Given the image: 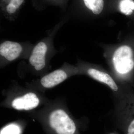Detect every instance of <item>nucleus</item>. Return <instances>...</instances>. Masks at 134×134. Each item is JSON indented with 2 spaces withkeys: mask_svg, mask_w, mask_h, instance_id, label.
I'll return each instance as SVG.
<instances>
[{
  "mask_svg": "<svg viewBox=\"0 0 134 134\" xmlns=\"http://www.w3.org/2000/svg\"><path fill=\"white\" fill-rule=\"evenodd\" d=\"M51 127L58 134H74L76 128L74 121L61 109L52 112L49 117Z\"/></svg>",
  "mask_w": 134,
  "mask_h": 134,
  "instance_id": "f257e3e1",
  "label": "nucleus"
},
{
  "mask_svg": "<svg viewBox=\"0 0 134 134\" xmlns=\"http://www.w3.org/2000/svg\"><path fill=\"white\" fill-rule=\"evenodd\" d=\"M113 63L115 71L119 74H126L131 71L134 67V61L130 47L123 46L118 48L113 56Z\"/></svg>",
  "mask_w": 134,
  "mask_h": 134,
  "instance_id": "f03ea898",
  "label": "nucleus"
},
{
  "mask_svg": "<svg viewBox=\"0 0 134 134\" xmlns=\"http://www.w3.org/2000/svg\"><path fill=\"white\" fill-rule=\"evenodd\" d=\"M47 50V46L43 42H40L34 48L29 62L36 70H41L45 66V55Z\"/></svg>",
  "mask_w": 134,
  "mask_h": 134,
  "instance_id": "7ed1b4c3",
  "label": "nucleus"
},
{
  "mask_svg": "<svg viewBox=\"0 0 134 134\" xmlns=\"http://www.w3.org/2000/svg\"><path fill=\"white\" fill-rule=\"evenodd\" d=\"M39 103V100L36 94L32 92L26 93L13 100L12 106L18 110H30L36 108Z\"/></svg>",
  "mask_w": 134,
  "mask_h": 134,
  "instance_id": "20e7f679",
  "label": "nucleus"
},
{
  "mask_svg": "<svg viewBox=\"0 0 134 134\" xmlns=\"http://www.w3.org/2000/svg\"><path fill=\"white\" fill-rule=\"evenodd\" d=\"M22 51L21 46L16 42L5 41L0 45V54L9 61L18 58Z\"/></svg>",
  "mask_w": 134,
  "mask_h": 134,
  "instance_id": "39448f33",
  "label": "nucleus"
},
{
  "mask_svg": "<svg viewBox=\"0 0 134 134\" xmlns=\"http://www.w3.org/2000/svg\"><path fill=\"white\" fill-rule=\"evenodd\" d=\"M67 78L66 72L62 70L58 69L42 77L41 83L45 88H51L62 82Z\"/></svg>",
  "mask_w": 134,
  "mask_h": 134,
  "instance_id": "423d86ee",
  "label": "nucleus"
},
{
  "mask_svg": "<svg viewBox=\"0 0 134 134\" xmlns=\"http://www.w3.org/2000/svg\"><path fill=\"white\" fill-rule=\"evenodd\" d=\"M89 75L93 79L106 85L114 91H118V86L112 77L105 72L91 68L88 70Z\"/></svg>",
  "mask_w": 134,
  "mask_h": 134,
  "instance_id": "0eeeda50",
  "label": "nucleus"
},
{
  "mask_svg": "<svg viewBox=\"0 0 134 134\" xmlns=\"http://www.w3.org/2000/svg\"><path fill=\"white\" fill-rule=\"evenodd\" d=\"M85 6L93 14L98 15L102 12L104 8L103 0H83Z\"/></svg>",
  "mask_w": 134,
  "mask_h": 134,
  "instance_id": "6e6552de",
  "label": "nucleus"
},
{
  "mask_svg": "<svg viewBox=\"0 0 134 134\" xmlns=\"http://www.w3.org/2000/svg\"><path fill=\"white\" fill-rule=\"evenodd\" d=\"M120 9L125 14L131 15L134 10V2L133 0H122L120 3Z\"/></svg>",
  "mask_w": 134,
  "mask_h": 134,
  "instance_id": "1a4fd4ad",
  "label": "nucleus"
},
{
  "mask_svg": "<svg viewBox=\"0 0 134 134\" xmlns=\"http://www.w3.org/2000/svg\"><path fill=\"white\" fill-rule=\"evenodd\" d=\"M21 129L17 125L11 124L4 127L1 130V134H20Z\"/></svg>",
  "mask_w": 134,
  "mask_h": 134,
  "instance_id": "9d476101",
  "label": "nucleus"
},
{
  "mask_svg": "<svg viewBox=\"0 0 134 134\" xmlns=\"http://www.w3.org/2000/svg\"><path fill=\"white\" fill-rule=\"evenodd\" d=\"M126 134H134V119L129 125L127 128Z\"/></svg>",
  "mask_w": 134,
  "mask_h": 134,
  "instance_id": "9b49d317",
  "label": "nucleus"
},
{
  "mask_svg": "<svg viewBox=\"0 0 134 134\" xmlns=\"http://www.w3.org/2000/svg\"><path fill=\"white\" fill-rule=\"evenodd\" d=\"M17 8L14 5L9 3L7 7V10L8 13L10 14H14L16 11Z\"/></svg>",
  "mask_w": 134,
  "mask_h": 134,
  "instance_id": "f8f14e48",
  "label": "nucleus"
},
{
  "mask_svg": "<svg viewBox=\"0 0 134 134\" xmlns=\"http://www.w3.org/2000/svg\"><path fill=\"white\" fill-rule=\"evenodd\" d=\"M24 1V0H11L9 3L15 6L17 9L21 6Z\"/></svg>",
  "mask_w": 134,
  "mask_h": 134,
  "instance_id": "ddd939ff",
  "label": "nucleus"
},
{
  "mask_svg": "<svg viewBox=\"0 0 134 134\" xmlns=\"http://www.w3.org/2000/svg\"><path fill=\"white\" fill-rule=\"evenodd\" d=\"M114 134V133H111V134Z\"/></svg>",
  "mask_w": 134,
  "mask_h": 134,
  "instance_id": "4468645a",
  "label": "nucleus"
}]
</instances>
